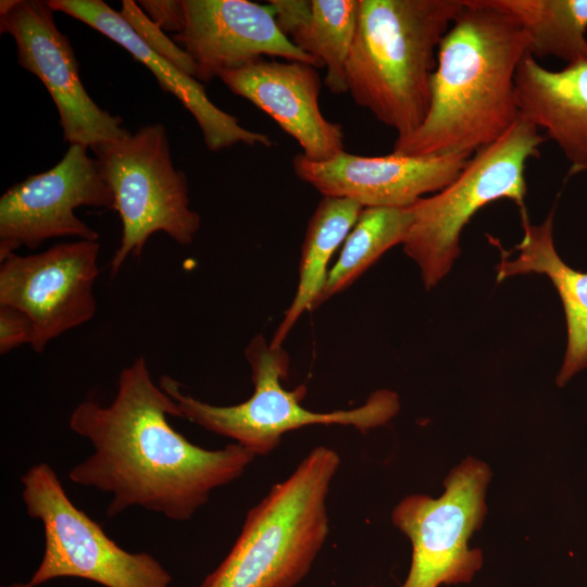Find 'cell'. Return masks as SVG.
Wrapping results in <instances>:
<instances>
[{
  "mask_svg": "<svg viewBox=\"0 0 587 587\" xmlns=\"http://www.w3.org/2000/svg\"><path fill=\"white\" fill-rule=\"evenodd\" d=\"M175 401L157 385L146 358L137 357L117 377L109 405L78 403L68 427L93 453L68 472L77 485L112 495L107 516L132 507L189 521L213 490L239 478L255 454L239 444L209 450L175 430Z\"/></svg>",
  "mask_w": 587,
  "mask_h": 587,
  "instance_id": "obj_1",
  "label": "cell"
},
{
  "mask_svg": "<svg viewBox=\"0 0 587 587\" xmlns=\"http://www.w3.org/2000/svg\"><path fill=\"white\" fill-rule=\"evenodd\" d=\"M463 2L438 47L427 114L415 132L396 139L395 153L472 155L520 117L515 74L529 53L528 37L480 0Z\"/></svg>",
  "mask_w": 587,
  "mask_h": 587,
  "instance_id": "obj_2",
  "label": "cell"
},
{
  "mask_svg": "<svg viewBox=\"0 0 587 587\" xmlns=\"http://www.w3.org/2000/svg\"><path fill=\"white\" fill-rule=\"evenodd\" d=\"M463 7V0H359L347 92L397 138L423 123L438 47Z\"/></svg>",
  "mask_w": 587,
  "mask_h": 587,
  "instance_id": "obj_3",
  "label": "cell"
},
{
  "mask_svg": "<svg viewBox=\"0 0 587 587\" xmlns=\"http://www.w3.org/2000/svg\"><path fill=\"white\" fill-rule=\"evenodd\" d=\"M339 465L334 449H312L248 511L233 548L200 587H295L300 583L327 539V497Z\"/></svg>",
  "mask_w": 587,
  "mask_h": 587,
  "instance_id": "obj_4",
  "label": "cell"
},
{
  "mask_svg": "<svg viewBox=\"0 0 587 587\" xmlns=\"http://www.w3.org/2000/svg\"><path fill=\"white\" fill-rule=\"evenodd\" d=\"M251 367L253 394L234 405H214L186 395L168 375L160 378L161 388L175 401L176 417L232 439L257 455L275 450L284 434L311 425L352 426L361 432L386 425L400 410L398 395L388 389L372 392L357 408L315 412L301 403L304 385L287 390L282 379L288 376L289 355L255 335L245 350Z\"/></svg>",
  "mask_w": 587,
  "mask_h": 587,
  "instance_id": "obj_5",
  "label": "cell"
},
{
  "mask_svg": "<svg viewBox=\"0 0 587 587\" xmlns=\"http://www.w3.org/2000/svg\"><path fill=\"white\" fill-rule=\"evenodd\" d=\"M545 140L520 116L499 139L473 153L449 185L410 207L412 222L403 251L419 265L427 289L450 271L461 252V233L479 209L510 199L521 214L526 213V163L539 155Z\"/></svg>",
  "mask_w": 587,
  "mask_h": 587,
  "instance_id": "obj_6",
  "label": "cell"
},
{
  "mask_svg": "<svg viewBox=\"0 0 587 587\" xmlns=\"http://www.w3.org/2000/svg\"><path fill=\"white\" fill-rule=\"evenodd\" d=\"M90 149L122 221L121 242L110 262L112 276L129 255L139 258L158 232L183 246L193 241L200 215L190 209L187 177L173 164L163 124L142 126Z\"/></svg>",
  "mask_w": 587,
  "mask_h": 587,
  "instance_id": "obj_7",
  "label": "cell"
},
{
  "mask_svg": "<svg viewBox=\"0 0 587 587\" xmlns=\"http://www.w3.org/2000/svg\"><path fill=\"white\" fill-rule=\"evenodd\" d=\"M26 513L43 526L42 559L29 583L84 578L104 587H170L171 574L151 554L128 552L68 498L54 470L40 462L22 476Z\"/></svg>",
  "mask_w": 587,
  "mask_h": 587,
  "instance_id": "obj_8",
  "label": "cell"
},
{
  "mask_svg": "<svg viewBox=\"0 0 587 587\" xmlns=\"http://www.w3.org/2000/svg\"><path fill=\"white\" fill-rule=\"evenodd\" d=\"M489 466L472 457L453 467L439 498L404 497L391 521L412 545L409 574L401 587H438L470 583L483 565V553L469 541L487 514Z\"/></svg>",
  "mask_w": 587,
  "mask_h": 587,
  "instance_id": "obj_9",
  "label": "cell"
},
{
  "mask_svg": "<svg viewBox=\"0 0 587 587\" xmlns=\"http://www.w3.org/2000/svg\"><path fill=\"white\" fill-rule=\"evenodd\" d=\"M98 241L58 243L37 254L11 253L0 260V305L32 321L36 353L63 333L90 321L97 311Z\"/></svg>",
  "mask_w": 587,
  "mask_h": 587,
  "instance_id": "obj_10",
  "label": "cell"
},
{
  "mask_svg": "<svg viewBox=\"0 0 587 587\" xmlns=\"http://www.w3.org/2000/svg\"><path fill=\"white\" fill-rule=\"evenodd\" d=\"M87 147L70 145L52 168L30 175L0 198V260L20 247L77 237L98 241L99 234L79 220V207L115 209L114 195Z\"/></svg>",
  "mask_w": 587,
  "mask_h": 587,
  "instance_id": "obj_11",
  "label": "cell"
},
{
  "mask_svg": "<svg viewBox=\"0 0 587 587\" xmlns=\"http://www.w3.org/2000/svg\"><path fill=\"white\" fill-rule=\"evenodd\" d=\"M53 12L48 1L1 0L0 32L14 38L20 65L50 93L64 140L91 148L127 135L122 118L99 108L87 93L73 47L57 27Z\"/></svg>",
  "mask_w": 587,
  "mask_h": 587,
  "instance_id": "obj_12",
  "label": "cell"
},
{
  "mask_svg": "<svg viewBox=\"0 0 587 587\" xmlns=\"http://www.w3.org/2000/svg\"><path fill=\"white\" fill-rule=\"evenodd\" d=\"M471 157H411L395 152L363 157L342 151L328 161L313 162L299 153L292 159V170L323 197L348 198L363 208H408L449 185Z\"/></svg>",
  "mask_w": 587,
  "mask_h": 587,
  "instance_id": "obj_13",
  "label": "cell"
},
{
  "mask_svg": "<svg viewBox=\"0 0 587 587\" xmlns=\"http://www.w3.org/2000/svg\"><path fill=\"white\" fill-rule=\"evenodd\" d=\"M185 27L173 40L197 65L196 79L209 83L223 72L267 57L323 65L298 49L279 29L268 4L248 0H183Z\"/></svg>",
  "mask_w": 587,
  "mask_h": 587,
  "instance_id": "obj_14",
  "label": "cell"
},
{
  "mask_svg": "<svg viewBox=\"0 0 587 587\" xmlns=\"http://www.w3.org/2000/svg\"><path fill=\"white\" fill-rule=\"evenodd\" d=\"M315 68L304 62L261 58L223 72L218 78L295 138L303 157L324 162L345 151L344 132L340 124L328 121L321 111V79Z\"/></svg>",
  "mask_w": 587,
  "mask_h": 587,
  "instance_id": "obj_15",
  "label": "cell"
},
{
  "mask_svg": "<svg viewBox=\"0 0 587 587\" xmlns=\"http://www.w3.org/2000/svg\"><path fill=\"white\" fill-rule=\"evenodd\" d=\"M53 11L65 13L95 28L121 45L157 77L163 91L174 95L192 114L207 148L218 151L237 143L271 147L263 133L242 127L238 120L217 108L207 96L204 86L160 57L136 35L130 26L102 0H49Z\"/></svg>",
  "mask_w": 587,
  "mask_h": 587,
  "instance_id": "obj_16",
  "label": "cell"
},
{
  "mask_svg": "<svg viewBox=\"0 0 587 587\" xmlns=\"http://www.w3.org/2000/svg\"><path fill=\"white\" fill-rule=\"evenodd\" d=\"M519 113L546 132L570 162V174L587 171V62L550 71L527 53L515 74Z\"/></svg>",
  "mask_w": 587,
  "mask_h": 587,
  "instance_id": "obj_17",
  "label": "cell"
},
{
  "mask_svg": "<svg viewBox=\"0 0 587 587\" xmlns=\"http://www.w3.org/2000/svg\"><path fill=\"white\" fill-rule=\"evenodd\" d=\"M522 216L523 238L515 246L519 254L511 260L495 239L501 252L497 282L517 274L546 275L555 287L565 313L567 345L557 384L564 386L576 373L587 367V273L570 267L559 257L553 243V211L539 225Z\"/></svg>",
  "mask_w": 587,
  "mask_h": 587,
  "instance_id": "obj_18",
  "label": "cell"
},
{
  "mask_svg": "<svg viewBox=\"0 0 587 587\" xmlns=\"http://www.w3.org/2000/svg\"><path fill=\"white\" fill-rule=\"evenodd\" d=\"M282 33L326 68L324 84L347 92L346 63L353 43L359 0H270Z\"/></svg>",
  "mask_w": 587,
  "mask_h": 587,
  "instance_id": "obj_19",
  "label": "cell"
},
{
  "mask_svg": "<svg viewBox=\"0 0 587 587\" xmlns=\"http://www.w3.org/2000/svg\"><path fill=\"white\" fill-rule=\"evenodd\" d=\"M363 207L354 200L323 197L307 227L299 263L295 297L270 345L282 347L299 317L312 307L328 275V264L355 224Z\"/></svg>",
  "mask_w": 587,
  "mask_h": 587,
  "instance_id": "obj_20",
  "label": "cell"
},
{
  "mask_svg": "<svg viewBox=\"0 0 587 587\" xmlns=\"http://www.w3.org/2000/svg\"><path fill=\"white\" fill-rule=\"evenodd\" d=\"M526 33L529 54L567 64L587 62V0H480Z\"/></svg>",
  "mask_w": 587,
  "mask_h": 587,
  "instance_id": "obj_21",
  "label": "cell"
},
{
  "mask_svg": "<svg viewBox=\"0 0 587 587\" xmlns=\"http://www.w3.org/2000/svg\"><path fill=\"white\" fill-rule=\"evenodd\" d=\"M411 222L410 207L363 208L312 310L351 286L390 248L403 243Z\"/></svg>",
  "mask_w": 587,
  "mask_h": 587,
  "instance_id": "obj_22",
  "label": "cell"
},
{
  "mask_svg": "<svg viewBox=\"0 0 587 587\" xmlns=\"http://www.w3.org/2000/svg\"><path fill=\"white\" fill-rule=\"evenodd\" d=\"M118 13L147 47L183 73L196 78L197 65L190 54L170 39L164 30L147 16L137 2L123 0Z\"/></svg>",
  "mask_w": 587,
  "mask_h": 587,
  "instance_id": "obj_23",
  "label": "cell"
},
{
  "mask_svg": "<svg viewBox=\"0 0 587 587\" xmlns=\"http://www.w3.org/2000/svg\"><path fill=\"white\" fill-rule=\"evenodd\" d=\"M34 328L30 319L22 311L0 305V353H9L22 345H30Z\"/></svg>",
  "mask_w": 587,
  "mask_h": 587,
  "instance_id": "obj_24",
  "label": "cell"
},
{
  "mask_svg": "<svg viewBox=\"0 0 587 587\" xmlns=\"http://www.w3.org/2000/svg\"><path fill=\"white\" fill-rule=\"evenodd\" d=\"M162 30L180 33L185 27L183 0H141L137 2Z\"/></svg>",
  "mask_w": 587,
  "mask_h": 587,
  "instance_id": "obj_25",
  "label": "cell"
},
{
  "mask_svg": "<svg viewBox=\"0 0 587 587\" xmlns=\"http://www.w3.org/2000/svg\"><path fill=\"white\" fill-rule=\"evenodd\" d=\"M2 587H39V586H35L33 584H30L29 582L28 583H12L10 585H7V586H2Z\"/></svg>",
  "mask_w": 587,
  "mask_h": 587,
  "instance_id": "obj_26",
  "label": "cell"
},
{
  "mask_svg": "<svg viewBox=\"0 0 587 587\" xmlns=\"http://www.w3.org/2000/svg\"><path fill=\"white\" fill-rule=\"evenodd\" d=\"M370 587H372V586H370Z\"/></svg>",
  "mask_w": 587,
  "mask_h": 587,
  "instance_id": "obj_27",
  "label": "cell"
}]
</instances>
